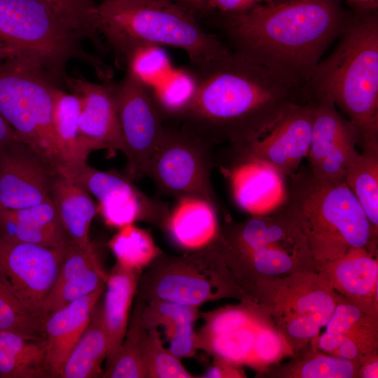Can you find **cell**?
Returning <instances> with one entry per match:
<instances>
[{"instance_id":"6da1fadb","label":"cell","mask_w":378,"mask_h":378,"mask_svg":"<svg viewBox=\"0 0 378 378\" xmlns=\"http://www.w3.org/2000/svg\"><path fill=\"white\" fill-rule=\"evenodd\" d=\"M194 71L196 92L178 120L213 145L252 142L290 106L311 99L307 86L234 51L206 70Z\"/></svg>"},{"instance_id":"7a4b0ae2","label":"cell","mask_w":378,"mask_h":378,"mask_svg":"<svg viewBox=\"0 0 378 378\" xmlns=\"http://www.w3.org/2000/svg\"><path fill=\"white\" fill-rule=\"evenodd\" d=\"M220 13L217 24L234 52L307 87L348 22L339 0H270Z\"/></svg>"},{"instance_id":"3957f363","label":"cell","mask_w":378,"mask_h":378,"mask_svg":"<svg viewBox=\"0 0 378 378\" xmlns=\"http://www.w3.org/2000/svg\"><path fill=\"white\" fill-rule=\"evenodd\" d=\"M96 27L118 64L134 49L156 45L180 49L192 69L204 71L231 52L206 31L190 8L175 0H103L97 4Z\"/></svg>"},{"instance_id":"277c9868","label":"cell","mask_w":378,"mask_h":378,"mask_svg":"<svg viewBox=\"0 0 378 378\" xmlns=\"http://www.w3.org/2000/svg\"><path fill=\"white\" fill-rule=\"evenodd\" d=\"M335 50L313 70L312 96L330 99L356 128L361 149L378 148V18L359 11Z\"/></svg>"},{"instance_id":"5b68a950","label":"cell","mask_w":378,"mask_h":378,"mask_svg":"<svg viewBox=\"0 0 378 378\" xmlns=\"http://www.w3.org/2000/svg\"><path fill=\"white\" fill-rule=\"evenodd\" d=\"M288 177L284 206L305 236L316 266L354 248L377 252V237L346 182L328 180L309 165Z\"/></svg>"},{"instance_id":"8992f818","label":"cell","mask_w":378,"mask_h":378,"mask_svg":"<svg viewBox=\"0 0 378 378\" xmlns=\"http://www.w3.org/2000/svg\"><path fill=\"white\" fill-rule=\"evenodd\" d=\"M214 242L237 286L257 284L262 276L316 271L307 239L284 204L241 222L227 218Z\"/></svg>"},{"instance_id":"52a82bcc","label":"cell","mask_w":378,"mask_h":378,"mask_svg":"<svg viewBox=\"0 0 378 378\" xmlns=\"http://www.w3.org/2000/svg\"><path fill=\"white\" fill-rule=\"evenodd\" d=\"M84 36L39 0H0V44L45 70L60 85L69 62L89 64L106 82L113 70L86 51Z\"/></svg>"},{"instance_id":"ba28073f","label":"cell","mask_w":378,"mask_h":378,"mask_svg":"<svg viewBox=\"0 0 378 378\" xmlns=\"http://www.w3.org/2000/svg\"><path fill=\"white\" fill-rule=\"evenodd\" d=\"M61 85L22 57L0 62V114L19 139L55 172L62 167L52 127L55 90Z\"/></svg>"},{"instance_id":"9c48e42d","label":"cell","mask_w":378,"mask_h":378,"mask_svg":"<svg viewBox=\"0 0 378 378\" xmlns=\"http://www.w3.org/2000/svg\"><path fill=\"white\" fill-rule=\"evenodd\" d=\"M145 269L139 279L136 295L146 302L162 300L197 307L243 294L214 241L181 256L160 251Z\"/></svg>"},{"instance_id":"30bf717a","label":"cell","mask_w":378,"mask_h":378,"mask_svg":"<svg viewBox=\"0 0 378 378\" xmlns=\"http://www.w3.org/2000/svg\"><path fill=\"white\" fill-rule=\"evenodd\" d=\"M256 286L290 346L316 337L339 303L337 293L316 270L267 278Z\"/></svg>"},{"instance_id":"8fae6325","label":"cell","mask_w":378,"mask_h":378,"mask_svg":"<svg viewBox=\"0 0 378 378\" xmlns=\"http://www.w3.org/2000/svg\"><path fill=\"white\" fill-rule=\"evenodd\" d=\"M213 147L210 142L182 127H167L150 158L146 176L162 195L176 199L195 197L219 209L220 202L211 181Z\"/></svg>"},{"instance_id":"7c38bea8","label":"cell","mask_w":378,"mask_h":378,"mask_svg":"<svg viewBox=\"0 0 378 378\" xmlns=\"http://www.w3.org/2000/svg\"><path fill=\"white\" fill-rule=\"evenodd\" d=\"M119 116L125 174L132 181L146 176L148 164L167 127L152 96L150 87L128 73L111 82Z\"/></svg>"},{"instance_id":"4fadbf2b","label":"cell","mask_w":378,"mask_h":378,"mask_svg":"<svg viewBox=\"0 0 378 378\" xmlns=\"http://www.w3.org/2000/svg\"><path fill=\"white\" fill-rule=\"evenodd\" d=\"M62 175L96 197L97 212L107 225L120 228L141 220L164 229L170 212L167 204L144 193L125 174L85 163Z\"/></svg>"},{"instance_id":"5bb4252c","label":"cell","mask_w":378,"mask_h":378,"mask_svg":"<svg viewBox=\"0 0 378 378\" xmlns=\"http://www.w3.org/2000/svg\"><path fill=\"white\" fill-rule=\"evenodd\" d=\"M314 102L290 106L274 125L260 138L230 146L231 162L252 160L272 167L285 177L296 172L309 150Z\"/></svg>"},{"instance_id":"9a60e30c","label":"cell","mask_w":378,"mask_h":378,"mask_svg":"<svg viewBox=\"0 0 378 378\" xmlns=\"http://www.w3.org/2000/svg\"><path fill=\"white\" fill-rule=\"evenodd\" d=\"M67 245L52 248L10 240L0 234V272L21 302L43 321V306Z\"/></svg>"},{"instance_id":"2e32d148","label":"cell","mask_w":378,"mask_h":378,"mask_svg":"<svg viewBox=\"0 0 378 378\" xmlns=\"http://www.w3.org/2000/svg\"><path fill=\"white\" fill-rule=\"evenodd\" d=\"M314 112L307 158L316 173L335 183L345 182L347 169L359 153L358 133L335 104L323 96H312Z\"/></svg>"},{"instance_id":"e0dca14e","label":"cell","mask_w":378,"mask_h":378,"mask_svg":"<svg viewBox=\"0 0 378 378\" xmlns=\"http://www.w3.org/2000/svg\"><path fill=\"white\" fill-rule=\"evenodd\" d=\"M55 173L20 139L0 148V207L19 209L51 200L50 181Z\"/></svg>"},{"instance_id":"ac0fdd59","label":"cell","mask_w":378,"mask_h":378,"mask_svg":"<svg viewBox=\"0 0 378 378\" xmlns=\"http://www.w3.org/2000/svg\"><path fill=\"white\" fill-rule=\"evenodd\" d=\"M64 84L81 97L79 131L85 153L89 155L92 151L106 150L113 155L122 152L123 139L111 82L97 84L81 75H66Z\"/></svg>"},{"instance_id":"d6986e66","label":"cell","mask_w":378,"mask_h":378,"mask_svg":"<svg viewBox=\"0 0 378 378\" xmlns=\"http://www.w3.org/2000/svg\"><path fill=\"white\" fill-rule=\"evenodd\" d=\"M326 326L325 332L316 337L318 349L360 364L377 354V315L339 302Z\"/></svg>"},{"instance_id":"ffe728a7","label":"cell","mask_w":378,"mask_h":378,"mask_svg":"<svg viewBox=\"0 0 378 378\" xmlns=\"http://www.w3.org/2000/svg\"><path fill=\"white\" fill-rule=\"evenodd\" d=\"M98 246L70 242L66 247L55 284L43 306V314L104 288L108 278L102 265Z\"/></svg>"},{"instance_id":"44dd1931","label":"cell","mask_w":378,"mask_h":378,"mask_svg":"<svg viewBox=\"0 0 378 378\" xmlns=\"http://www.w3.org/2000/svg\"><path fill=\"white\" fill-rule=\"evenodd\" d=\"M316 271L350 303L377 315V252L365 247L351 248L336 260L317 265Z\"/></svg>"},{"instance_id":"7402d4cb","label":"cell","mask_w":378,"mask_h":378,"mask_svg":"<svg viewBox=\"0 0 378 378\" xmlns=\"http://www.w3.org/2000/svg\"><path fill=\"white\" fill-rule=\"evenodd\" d=\"M225 172L236 204L252 216L263 215L281 206L287 197L285 176L268 165L252 160L231 162Z\"/></svg>"},{"instance_id":"603a6c76","label":"cell","mask_w":378,"mask_h":378,"mask_svg":"<svg viewBox=\"0 0 378 378\" xmlns=\"http://www.w3.org/2000/svg\"><path fill=\"white\" fill-rule=\"evenodd\" d=\"M104 289H98L46 316L43 340L52 377H59L67 356L87 327Z\"/></svg>"},{"instance_id":"cb8c5ba5","label":"cell","mask_w":378,"mask_h":378,"mask_svg":"<svg viewBox=\"0 0 378 378\" xmlns=\"http://www.w3.org/2000/svg\"><path fill=\"white\" fill-rule=\"evenodd\" d=\"M177 200L164 227L172 241L178 247L195 251L212 244L220 230L218 209L195 197H181Z\"/></svg>"},{"instance_id":"d4e9b609","label":"cell","mask_w":378,"mask_h":378,"mask_svg":"<svg viewBox=\"0 0 378 378\" xmlns=\"http://www.w3.org/2000/svg\"><path fill=\"white\" fill-rule=\"evenodd\" d=\"M141 274V271L117 262L108 273L102 301V319L108 339L106 360L114 354L125 336Z\"/></svg>"},{"instance_id":"484cf974","label":"cell","mask_w":378,"mask_h":378,"mask_svg":"<svg viewBox=\"0 0 378 378\" xmlns=\"http://www.w3.org/2000/svg\"><path fill=\"white\" fill-rule=\"evenodd\" d=\"M197 307L162 300L146 302L141 321L146 328H163L169 349L176 356L188 358L197 349L194 323Z\"/></svg>"},{"instance_id":"4316f807","label":"cell","mask_w":378,"mask_h":378,"mask_svg":"<svg viewBox=\"0 0 378 378\" xmlns=\"http://www.w3.org/2000/svg\"><path fill=\"white\" fill-rule=\"evenodd\" d=\"M50 194L71 241L78 245L88 244L90 225L97 212L90 194L59 173L51 176Z\"/></svg>"},{"instance_id":"83f0119b","label":"cell","mask_w":378,"mask_h":378,"mask_svg":"<svg viewBox=\"0 0 378 378\" xmlns=\"http://www.w3.org/2000/svg\"><path fill=\"white\" fill-rule=\"evenodd\" d=\"M81 97L58 87L54 94L52 127L62 164L58 172L63 174L87 163L88 155L80 141L79 117Z\"/></svg>"},{"instance_id":"f1b7e54d","label":"cell","mask_w":378,"mask_h":378,"mask_svg":"<svg viewBox=\"0 0 378 378\" xmlns=\"http://www.w3.org/2000/svg\"><path fill=\"white\" fill-rule=\"evenodd\" d=\"M100 298L87 327L67 356L59 378L103 377L102 366L107 356L108 339L103 323Z\"/></svg>"},{"instance_id":"f546056e","label":"cell","mask_w":378,"mask_h":378,"mask_svg":"<svg viewBox=\"0 0 378 378\" xmlns=\"http://www.w3.org/2000/svg\"><path fill=\"white\" fill-rule=\"evenodd\" d=\"M0 377H52L43 340L0 330Z\"/></svg>"},{"instance_id":"4dcf8cb0","label":"cell","mask_w":378,"mask_h":378,"mask_svg":"<svg viewBox=\"0 0 378 378\" xmlns=\"http://www.w3.org/2000/svg\"><path fill=\"white\" fill-rule=\"evenodd\" d=\"M146 301L136 295L132 315L121 344L108 360L105 378H146V330L141 313Z\"/></svg>"},{"instance_id":"1f68e13d","label":"cell","mask_w":378,"mask_h":378,"mask_svg":"<svg viewBox=\"0 0 378 378\" xmlns=\"http://www.w3.org/2000/svg\"><path fill=\"white\" fill-rule=\"evenodd\" d=\"M345 182L363 209L377 237L378 148L362 149L351 162Z\"/></svg>"},{"instance_id":"d6a6232c","label":"cell","mask_w":378,"mask_h":378,"mask_svg":"<svg viewBox=\"0 0 378 378\" xmlns=\"http://www.w3.org/2000/svg\"><path fill=\"white\" fill-rule=\"evenodd\" d=\"M197 83L192 69H173L150 88L154 102L164 121L179 120L185 113L195 97Z\"/></svg>"},{"instance_id":"836d02e7","label":"cell","mask_w":378,"mask_h":378,"mask_svg":"<svg viewBox=\"0 0 378 378\" xmlns=\"http://www.w3.org/2000/svg\"><path fill=\"white\" fill-rule=\"evenodd\" d=\"M108 246L121 266L142 271L161 251L151 235L133 224L120 228Z\"/></svg>"},{"instance_id":"e575fe53","label":"cell","mask_w":378,"mask_h":378,"mask_svg":"<svg viewBox=\"0 0 378 378\" xmlns=\"http://www.w3.org/2000/svg\"><path fill=\"white\" fill-rule=\"evenodd\" d=\"M43 322L21 302L0 272V330L43 340Z\"/></svg>"},{"instance_id":"d590c367","label":"cell","mask_w":378,"mask_h":378,"mask_svg":"<svg viewBox=\"0 0 378 378\" xmlns=\"http://www.w3.org/2000/svg\"><path fill=\"white\" fill-rule=\"evenodd\" d=\"M258 319L232 332L197 340V349L209 351L230 364L245 365L253 350Z\"/></svg>"},{"instance_id":"8d00e7d4","label":"cell","mask_w":378,"mask_h":378,"mask_svg":"<svg viewBox=\"0 0 378 378\" xmlns=\"http://www.w3.org/2000/svg\"><path fill=\"white\" fill-rule=\"evenodd\" d=\"M123 66L126 73L150 88L173 69L164 47L156 45L142 46L133 50L125 58Z\"/></svg>"},{"instance_id":"74e56055","label":"cell","mask_w":378,"mask_h":378,"mask_svg":"<svg viewBox=\"0 0 378 378\" xmlns=\"http://www.w3.org/2000/svg\"><path fill=\"white\" fill-rule=\"evenodd\" d=\"M360 364L330 354L314 353L295 364L288 377L297 378H352L358 377Z\"/></svg>"},{"instance_id":"f35d334b","label":"cell","mask_w":378,"mask_h":378,"mask_svg":"<svg viewBox=\"0 0 378 378\" xmlns=\"http://www.w3.org/2000/svg\"><path fill=\"white\" fill-rule=\"evenodd\" d=\"M99 48L103 45L96 27L97 4L92 0H39Z\"/></svg>"},{"instance_id":"ab89813d","label":"cell","mask_w":378,"mask_h":378,"mask_svg":"<svg viewBox=\"0 0 378 378\" xmlns=\"http://www.w3.org/2000/svg\"><path fill=\"white\" fill-rule=\"evenodd\" d=\"M0 234L10 240L52 248H62L72 242L69 237L29 223L12 209L4 207H0Z\"/></svg>"},{"instance_id":"60d3db41","label":"cell","mask_w":378,"mask_h":378,"mask_svg":"<svg viewBox=\"0 0 378 378\" xmlns=\"http://www.w3.org/2000/svg\"><path fill=\"white\" fill-rule=\"evenodd\" d=\"M146 330V364L149 378L195 377L182 365L180 358L164 346L158 328Z\"/></svg>"},{"instance_id":"b9f144b4","label":"cell","mask_w":378,"mask_h":378,"mask_svg":"<svg viewBox=\"0 0 378 378\" xmlns=\"http://www.w3.org/2000/svg\"><path fill=\"white\" fill-rule=\"evenodd\" d=\"M293 353L292 346L279 331L258 319L253 350L245 365L262 368Z\"/></svg>"},{"instance_id":"7bdbcfd3","label":"cell","mask_w":378,"mask_h":378,"mask_svg":"<svg viewBox=\"0 0 378 378\" xmlns=\"http://www.w3.org/2000/svg\"><path fill=\"white\" fill-rule=\"evenodd\" d=\"M258 317L241 307L223 309L209 314L196 340L232 332L253 322Z\"/></svg>"},{"instance_id":"ee69618b","label":"cell","mask_w":378,"mask_h":378,"mask_svg":"<svg viewBox=\"0 0 378 378\" xmlns=\"http://www.w3.org/2000/svg\"><path fill=\"white\" fill-rule=\"evenodd\" d=\"M255 4V0H206V8L207 13H234L248 10Z\"/></svg>"},{"instance_id":"f6af8a7d","label":"cell","mask_w":378,"mask_h":378,"mask_svg":"<svg viewBox=\"0 0 378 378\" xmlns=\"http://www.w3.org/2000/svg\"><path fill=\"white\" fill-rule=\"evenodd\" d=\"M237 365L218 359L217 363L212 366L203 377L206 378H230L244 377V374L239 370Z\"/></svg>"},{"instance_id":"bcb514c9","label":"cell","mask_w":378,"mask_h":378,"mask_svg":"<svg viewBox=\"0 0 378 378\" xmlns=\"http://www.w3.org/2000/svg\"><path fill=\"white\" fill-rule=\"evenodd\" d=\"M378 362L377 356L374 354L363 361L358 370V377L364 378L378 377Z\"/></svg>"},{"instance_id":"7dc6e473","label":"cell","mask_w":378,"mask_h":378,"mask_svg":"<svg viewBox=\"0 0 378 378\" xmlns=\"http://www.w3.org/2000/svg\"><path fill=\"white\" fill-rule=\"evenodd\" d=\"M20 139L13 128L0 114V148Z\"/></svg>"},{"instance_id":"c3c4849f","label":"cell","mask_w":378,"mask_h":378,"mask_svg":"<svg viewBox=\"0 0 378 378\" xmlns=\"http://www.w3.org/2000/svg\"><path fill=\"white\" fill-rule=\"evenodd\" d=\"M349 5L358 11H374L378 6V0H344Z\"/></svg>"},{"instance_id":"681fc988","label":"cell","mask_w":378,"mask_h":378,"mask_svg":"<svg viewBox=\"0 0 378 378\" xmlns=\"http://www.w3.org/2000/svg\"><path fill=\"white\" fill-rule=\"evenodd\" d=\"M192 10L195 15H206L207 13L206 0H175Z\"/></svg>"},{"instance_id":"f907efd6","label":"cell","mask_w":378,"mask_h":378,"mask_svg":"<svg viewBox=\"0 0 378 378\" xmlns=\"http://www.w3.org/2000/svg\"><path fill=\"white\" fill-rule=\"evenodd\" d=\"M19 57L18 52L6 46L0 44V62L12 57Z\"/></svg>"},{"instance_id":"816d5d0a","label":"cell","mask_w":378,"mask_h":378,"mask_svg":"<svg viewBox=\"0 0 378 378\" xmlns=\"http://www.w3.org/2000/svg\"><path fill=\"white\" fill-rule=\"evenodd\" d=\"M270 1V0H255V2H256V4H258V3L266 2V1Z\"/></svg>"}]
</instances>
